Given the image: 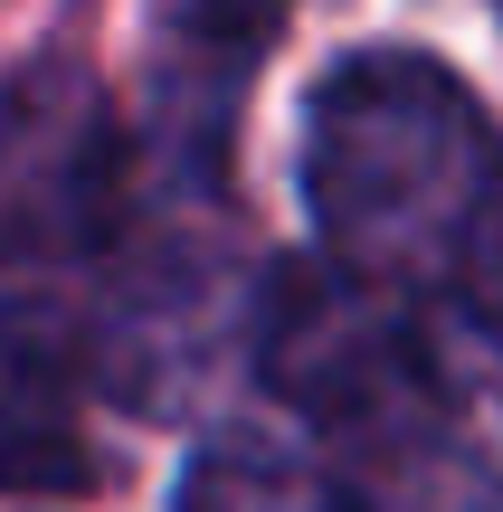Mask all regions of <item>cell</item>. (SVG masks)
<instances>
[{
  "label": "cell",
  "mask_w": 503,
  "mask_h": 512,
  "mask_svg": "<svg viewBox=\"0 0 503 512\" xmlns=\"http://www.w3.org/2000/svg\"><path fill=\"white\" fill-rule=\"evenodd\" d=\"M494 181L503 143L437 57L371 48L323 76L304 114V200H314L323 256L371 285H456Z\"/></svg>",
  "instance_id": "6da1fadb"
},
{
  "label": "cell",
  "mask_w": 503,
  "mask_h": 512,
  "mask_svg": "<svg viewBox=\"0 0 503 512\" xmlns=\"http://www.w3.org/2000/svg\"><path fill=\"white\" fill-rule=\"evenodd\" d=\"M124 219V124L76 57H29L0 86V266H76Z\"/></svg>",
  "instance_id": "7a4b0ae2"
},
{
  "label": "cell",
  "mask_w": 503,
  "mask_h": 512,
  "mask_svg": "<svg viewBox=\"0 0 503 512\" xmlns=\"http://www.w3.org/2000/svg\"><path fill=\"white\" fill-rule=\"evenodd\" d=\"M95 332L57 294H0V494H76L95 475Z\"/></svg>",
  "instance_id": "3957f363"
},
{
  "label": "cell",
  "mask_w": 503,
  "mask_h": 512,
  "mask_svg": "<svg viewBox=\"0 0 503 512\" xmlns=\"http://www.w3.org/2000/svg\"><path fill=\"white\" fill-rule=\"evenodd\" d=\"M95 380L133 408H181L209 389V361L238 332V294L219 285L209 256H162V266H133L124 294L95 313Z\"/></svg>",
  "instance_id": "277c9868"
},
{
  "label": "cell",
  "mask_w": 503,
  "mask_h": 512,
  "mask_svg": "<svg viewBox=\"0 0 503 512\" xmlns=\"http://www.w3.org/2000/svg\"><path fill=\"white\" fill-rule=\"evenodd\" d=\"M323 456H333L342 512H503V484H494L485 446H475L466 408L447 399V380L323 437Z\"/></svg>",
  "instance_id": "5b68a950"
},
{
  "label": "cell",
  "mask_w": 503,
  "mask_h": 512,
  "mask_svg": "<svg viewBox=\"0 0 503 512\" xmlns=\"http://www.w3.org/2000/svg\"><path fill=\"white\" fill-rule=\"evenodd\" d=\"M276 29V0H171L162 67H152V124L171 162H209L228 133V105L247 86V57Z\"/></svg>",
  "instance_id": "8992f818"
},
{
  "label": "cell",
  "mask_w": 503,
  "mask_h": 512,
  "mask_svg": "<svg viewBox=\"0 0 503 512\" xmlns=\"http://www.w3.org/2000/svg\"><path fill=\"white\" fill-rule=\"evenodd\" d=\"M181 512H342L333 456L304 446L295 427H228L190 456Z\"/></svg>",
  "instance_id": "52a82bcc"
},
{
  "label": "cell",
  "mask_w": 503,
  "mask_h": 512,
  "mask_svg": "<svg viewBox=\"0 0 503 512\" xmlns=\"http://www.w3.org/2000/svg\"><path fill=\"white\" fill-rule=\"evenodd\" d=\"M466 304L485 313V332L503 342V181H494V200H485V228H475V247H466Z\"/></svg>",
  "instance_id": "ba28073f"
}]
</instances>
